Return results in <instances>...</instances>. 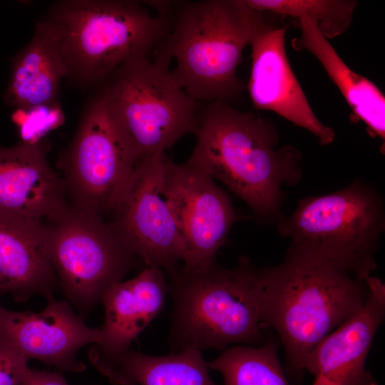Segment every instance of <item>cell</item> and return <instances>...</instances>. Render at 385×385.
Returning a JSON list of instances; mask_svg holds the SVG:
<instances>
[{"mask_svg":"<svg viewBox=\"0 0 385 385\" xmlns=\"http://www.w3.org/2000/svg\"><path fill=\"white\" fill-rule=\"evenodd\" d=\"M289 27L267 16L252 37L249 95L256 109L277 113L327 145L334 140L335 132L314 114L293 72L285 47Z\"/></svg>","mask_w":385,"mask_h":385,"instance_id":"cell-13","label":"cell"},{"mask_svg":"<svg viewBox=\"0 0 385 385\" xmlns=\"http://www.w3.org/2000/svg\"><path fill=\"white\" fill-rule=\"evenodd\" d=\"M277 351L275 339L260 346H230L208 366L222 375L225 385H289Z\"/></svg>","mask_w":385,"mask_h":385,"instance_id":"cell-21","label":"cell"},{"mask_svg":"<svg viewBox=\"0 0 385 385\" xmlns=\"http://www.w3.org/2000/svg\"><path fill=\"white\" fill-rule=\"evenodd\" d=\"M28 369V360L0 347V385H21Z\"/></svg>","mask_w":385,"mask_h":385,"instance_id":"cell-23","label":"cell"},{"mask_svg":"<svg viewBox=\"0 0 385 385\" xmlns=\"http://www.w3.org/2000/svg\"><path fill=\"white\" fill-rule=\"evenodd\" d=\"M260 319L283 346L284 371L300 383L314 347L364 303L366 279L292 245L279 264L259 269Z\"/></svg>","mask_w":385,"mask_h":385,"instance_id":"cell-1","label":"cell"},{"mask_svg":"<svg viewBox=\"0 0 385 385\" xmlns=\"http://www.w3.org/2000/svg\"><path fill=\"white\" fill-rule=\"evenodd\" d=\"M46 223L49 259L58 285L81 317L140 262L103 216L69 201Z\"/></svg>","mask_w":385,"mask_h":385,"instance_id":"cell-8","label":"cell"},{"mask_svg":"<svg viewBox=\"0 0 385 385\" xmlns=\"http://www.w3.org/2000/svg\"><path fill=\"white\" fill-rule=\"evenodd\" d=\"M167 155L140 160L110 214L108 225L124 247L145 267L168 274L183 262L184 247L168 197Z\"/></svg>","mask_w":385,"mask_h":385,"instance_id":"cell-10","label":"cell"},{"mask_svg":"<svg viewBox=\"0 0 385 385\" xmlns=\"http://www.w3.org/2000/svg\"><path fill=\"white\" fill-rule=\"evenodd\" d=\"M170 61L155 55L131 60L117 68L101 89L139 160L165 153L194 133L201 103L178 85Z\"/></svg>","mask_w":385,"mask_h":385,"instance_id":"cell-7","label":"cell"},{"mask_svg":"<svg viewBox=\"0 0 385 385\" xmlns=\"http://www.w3.org/2000/svg\"><path fill=\"white\" fill-rule=\"evenodd\" d=\"M106 377L115 385H217L200 350L188 349L156 356L130 350Z\"/></svg>","mask_w":385,"mask_h":385,"instance_id":"cell-20","label":"cell"},{"mask_svg":"<svg viewBox=\"0 0 385 385\" xmlns=\"http://www.w3.org/2000/svg\"><path fill=\"white\" fill-rule=\"evenodd\" d=\"M167 275V291L173 301L171 353L224 350L264 340L259 269L249 257H240L232 268L217 262L194 268L180 265Z\"/></svg>","mask_w":385,"mask_h":385,"instance_id":"cell-4","label":"cell"},{"mask_svg":"<svg viewBox=\"0 0 385 385\" xmlns=\"http://www.w3.org/2000/svg\"><path fill=\"white\" fill-rule=\"evenodd\" d=\"M21 385H69L60 372H48L29 367Z\"/></svg>","mask_w":385,"mask_h":385,"instance_id":"cell-24","label":"cell"},{"mask_svg":"<svg viewBox=\"0 0 385 385\" xmlns=\"http://www.w3.org/2000/svg\"><path fill=\"white\" fill-rule=\"evenodd\" d=\"M58 286L48 255L46 221L0 211V291L18 302L36 294L49 300Z\"/></svg>","mask_w":385,"mask_h":385,"instance_id":"cell-17","label":"cell"},{"mask_svg":"<svg viewBox=\"0 0 385 385\" xmlns=\"http://www.w3.org/2000/svg\"><path fill=\"white\" fill-rule=\"evenodd\" d=\"M276 226L291 245L366 279L376 268L374 255L385 229L384 200L375 188L356 180L338 191L299 200Z\"/></svg>","mask_w":385,"mask_h":385,"instance_id":"cell-6","label":"cell"},{"mask_svg":"<svg viewBox=\"0 0 385 385\" xmlns=\"http://www.w3.org/2000/svg\"><path fill=\"white\" fill-rule=\"evenodd\" d=\"M196 143L185 162L223 183L262 222L282 215L284 186L301 180L302 153L292 145L278 146L270 120L229 103L202 104L194 133Z\"/></svg>","mask_w":385,"mask_h":385,"instance_id":"cell-2","label":"cell"},{"mask_svg":"<svg viewBox=\"0 0 385 385\" xmlns=\"http://www.w3.org/2000/svg\"><path fill=\"white\" fill-rule=\"evenodd\" d=\"M68 202L63 179L40 143L0 145V211L46 221Z\"/></svg>","mask_w":385,"mask_h":385,"instance_id":"cell-16","label":"cell"},{"mask_svg":"<svg viewBox=\"0 0 385 385\" xmlns=\"http://www.w3.org/2000/svg\"><path fill=\"white\" fill-rule=\"evenodd\" d=\"M361 307L314 347L304 363L312 385H378L366 360L385 317V285L372 275Z\"/></svg>","mask_w":385,"mask_h":385,"instance_id":"cell-14","label":"cell"},{"mask_svg":"<svg viewBox=\"0 0 385 385\" xmlns=\"http://www.w3.org/2000/svg\"><path fill=\"white\" fill-rule=\"evenodd\" d=\"M167 284L161 268L145 267L133 278L115 284L105 293L102 339L91 344L88 354L92 365L102 374H108L161 312Z\"/></svg>","mask_w":385,"mask_h":385,"instance_id":"cell-15","label":"cell"},{"mask_svg":"<svg viewBox=\"0 0 385 385\" xmlns=\"http://www.w3.org/2000/svg\"><path fill=\"white\" fill-rule=\"evenodd\" d=\"M268 14L252 10L245 0L175 2L155 55L175 60L171 73L194 101L230 104L245 89L237 74L243 51Z\"/></svg>","mask_w":385,"mask_h":385,"instance_id":"cell-3","label":"cell"},{"mask_svg":"<svg viewBox=\"0 0 385 385\" xmlns=\"http://www.w3.org/2000/svg\"><path fill=\"white\" fill-rule=\"evenodd\" d=\"M300 34L292 40L297 51L312 53L321 63L350 106L353 116L363 121L371 135L385 139V98L371 81L351 69L309 18L294 19Z\"/></svg>","mask_w":385,"mask_h":385,"instance_id":"cell-19","label":"cell"},{"mask_svg":"<svg viewBox=\"0 0 385 385\" xmlns=\"http://www.w3.org/2000/svg\"><path fill=\"white\" fill-rule=\"evenodd\" d=\"M245 2L257 12L294 19H312L327 39L339 36L349 28L358 5L355 0H245Z\"/></svg>","mask_w":385,"mask_h":385,"instance_id":"cell-22","label":"cell"},{"mask_svg":"<svg viewBox=\"0 0 385 385\" xmlns=\"http://www.w3.org/2000/svg\"><path fill=\"white\" fill-rule=\"evenodd\" d=\"M102 339L66 300L49 299L41 312H14L0 305V347L26 360L36 359L60 371L81 372L78 350Z\"/></svg>","mask_w":385,"mask_h":385,"instance_id":"cell-12","label":"cell"},{"mask_svg":"<svg viewBox=\"0 0 385 385\" xmlns=\"http://www.w3.org/2000/svg\"><path fill=\"white\" fill-rule=\"evenodd\" d=\"M139 161L100 90L86 106L61 157L68 201L105 218L120 200Z\"/></svg>","mask_w":385,"mask_h":385,"instance_id":"cell-9","label":"cell"},{"mask_svg":"<svg viewBox=\"0 0 385 385\" xmlns=\"http://www.w3.org/2000/svg\"><path fill=\"white\" fill-rule=\"evenodd\" d=\"M168 197L184 247L183 266L194 268L216 262L235 221L227 194L214 179L186 163L167 156Z\"/></svg>","mask_w":385,"mask_h":385,"instance_id":"cell-11","label":"cell"},{"mask_svg":"<svg viewBox=\"0 0 385 385\" xmlns=\"http://www.w3.org/2000/svg\"><path fill=\"white\" fill-rule=\"evenodd\" d=\"M68 76L55 31L43 17L36 23L31 41L12 60L4 101L21 109L51 105Z\"/></svg>","mask_w":385,"mask_h":385,"instance_id":"cell-18","label":"cell"},{"mask_svg":"<svg viewBox=\"0 0 385 385\" xmlns=\"http://www.w3.org/2000/svg\"><path fill=\"white\" fill-rule=\"evenodd\" d=\"M172 14L130 0H64L44 17L51 24L68 76L81 86L104 83L119 67L148 56L168 32Z\"/></svg>","mask_w":385,"mask_h":385,"instance_id":"cell-5","label":"cell"}]
</instances>
